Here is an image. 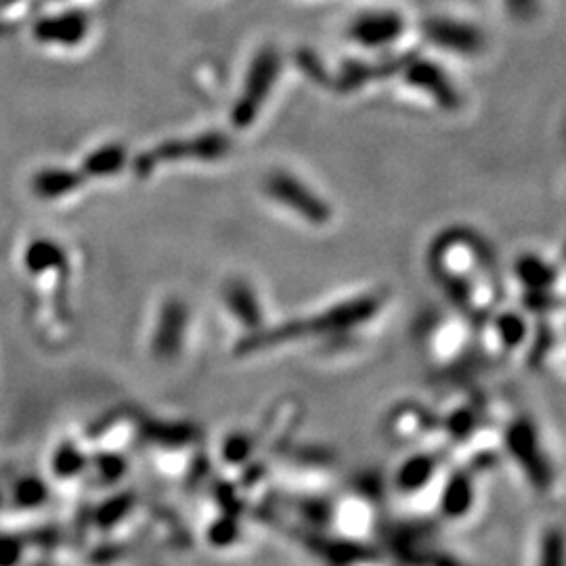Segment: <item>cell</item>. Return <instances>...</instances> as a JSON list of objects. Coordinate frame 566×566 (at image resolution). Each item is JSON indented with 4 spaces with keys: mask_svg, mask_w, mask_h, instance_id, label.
Instances as JSON below:
<instances>
[{
    "mask_svg": "<svg viewBox=\"0 0 566 566\" xmlns=\"http://www.w3.org/2000/svg\"><path fill=\"white\" fill-rule=\"evenodd\" d=\"M282 70V53L275 46L266 44L254 53L245 67L240 93L229 109V122L235 130H248L261 118L280 84Z\"/></svg>",
    "mask_w": 566,
    "mask_h": 566,
    "instance_id": "3",
    "label": "cell"
},
{
    "mask_svg": "<svg viewBox=\"0 0 566 566\" xmlns=\"http://www.w3.org/2000/svg\"><path fill=\"white\" fill-rule=\"evenodd\" d=\"M385 292H364L319 313L296 317L282 325H264L263 329L243 336L235 346L238 355H254L283 344L301 343V338H343L374 322L385 308Z\"/></svg>",
    "mask_w": 566,
    "mask_h": 566,
    "instance_id": "2",
    "label": "cell"
},
{
    "mask_svg": "<svg viewBox=\"0 0 566 566\" xmlns=\"http://www.w3.org/2000/svg\"><path fill=\"white\" fill-rule=\"evenodd\" d=\"M514 275L525 287V292H552L556 269L539 254H525L514 264Z\"/></svg>",
    "mask_w": 566,
    "mask_h": 566,
    "instance_id": "11",
    "label": "cell"
},
{
    "mask_svg": "<svg viewBox=\"0 0 566 566\" xmlns=\"http://www.w3.org/2000/svg\"><path fill=\"white\" fill-rule=\"evenodd\" d=\"M191 332V308L182 298L170 296L164 301L156 319L151 350L160 361L179 359L189 343Z\"/></svg>",
    "mask_w": 566,
    "mask_h": 566,
    "instance_id": "9",
    "label": "cell"
},
{
    "mask_svg": "<svg viewBox=\"0 0 566 566\" xmlns=\"http://www.w3.org/2000/svg\"><path fill=\"white\" fill-rule=\"evenodd\" d=\"M420 34L434 51H441L451 57L472 60L481 57V53L485 51V32L476 23L460 18L432 15L422 23Z\"/></svg>",
    "mask_w": 566,
    "mask_h": 566,
    "instance_id": "7",
    "label": "cell"
},
{
    "mask_svg": "<svg viewBox=\"0 0 566 566\" xmlns=\"http://www.w3.org/2000/svg\"><path fill=\"white\" fill-rule=\"evenodd\" d=\"M126 163V151L122 149L120 145H109L103 147L97 154H93V158L86 163L91 175H116L122 166Z\"/></svg>",
    "mask_w": 566,
    "mask_h": 566,
    "instance_id": "13",
    "label": "cell"
},
{
    "mask_svg": "<svg viewBox=\"0 0 566 566\" xmlns=\"http://www.w3.org/2000/svg\"><path fill=\"white\" fill-rule=\"evenodd\" d=\"M223 304L233 322L245 332V336L263 329L266 325L263 301L256 287L243 277L227 280L223 285Z\"/></svg>",
    "mask_w": 566,
    "mask_h": 566,
    "instance_id": "10",
    "label": "cell"
},
{
    "mask_svg": "<svg viewBox=\"0 0 566 566\" xmlns=\"http://www.w3.org/2000/svg\"><path fill=\"white\" fill-rule=\"evenodd\" d=\"M397 74H401V78L411 91L420 93L443 112H458L464 103L455 82L451 81V76H447L446 67L439 61L426 57L401 60Z\"/></svg>",
    "mask_w": 566,
    "mask_h": 566,
    "instance_id": "8",
    "label": "cell"
},
{
    "mask_svg": "<svg viewBox=\"0 0 566 566\" xmlns=\"http://www.w3.org/2000/svg\"><path fill=\"white\" fill-rule=\"evenodd\" d=\"M264 198L280 206L287 214L301 219L308 227H327L334 221V208L324 196L292 170L275 168L264 175Z\"/></svg>",
    "mask_w": 566,
    "mask_h": 566,
    "instance_id": "4",
    "label": "cell"
},
{
    "mask_svg": "<svg viewBox=\"0 0 566 566\" xmlns=\"http://www.w3.org/2000/svg\"><path fill=\"white\" fill-rule=\"evenodd\" d=\"M409 23L401 11L367 9L346 23L344 39L369 55L385 53L403 41Z\"/></svg>",
    "mask_w": 566,
    "mask_h": 566,
    "instance_id": "6",
    "label": "cell"
},
{
    "mask_svg": "<svg viewBox=\"0 0 566 566\" xmlns=\"http://www.w3.org/2000/svg\"><path fill=\"white\" fill-rule=\"evenodd\" d=\"M493 344L502 350H514L525 343L526 324L518 313H500L491 324Z\"/></svg>",
    "mask_w": 566,
    "mask_h": 566,
    "instance_id": "12",
    "label": "cell"
},
{
    "mask_svg": "<svg viewBox=\"0 0 566 566\" xmlns=\"http://www.w3.org/2000/svg\"><path fill=\"white\" fill-rule=\"evenodd\" d=\"M430 271L449 301L468 317L483 319L500 303L502 285L485 240L470 229H447L428 254Z\"/></svg>",
    "mask_w": 566,
    "mask_h": 566,
    "instance_id": "1",
    "label": "cell"
},
{
    "mask_svg": "<svg viewBox=\"0 0 566 566\" xmlns=\"http://www.w3.org/2000/svg\"><path fill=\"white\" fill-rule=\"evenodd\" d=\"M233 151V139L221 130H206L196 137H181L156 145L137 163L142 175H151L164 164H214L229 158Z\"/></svg>",
    "mask_w": 566,
    "mask_h": 566,
    "instance_id": "5",
    "label": "cell"
}]
</instances>
